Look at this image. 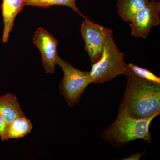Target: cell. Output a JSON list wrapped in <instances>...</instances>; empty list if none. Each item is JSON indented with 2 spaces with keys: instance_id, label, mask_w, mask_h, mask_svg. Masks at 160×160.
Wrapping results in <instances>:
<instances>
[{
  "instance_id": "cell-1",
  "label": "cell",
  "mask_w": 160,
  "mask_h": 160,
  "mask_svg": "<svg viewBox=\"0 0 160 160\" xmlns=\"http://www.w3.org/2000/svg\"><path fill=\"white\" fill-rule=\"evenodd\" d=\"M126 89L119 108L137 118L160 114V84L144 79L129 69Z\"/></svg>"
},
{
  "instance_id": "cell-2",
  "label": "cell",
  "mask_w": 160,
  "mask_h": 160,
  "mask_svg": "<svg viewBox=\"0 0 160 160\" xmlns=\"http://www.w3.org/2000/svg\"><path fill=\"white\" fill-rule=\"evenodd\" d=\"M156 117L137 118L132 116L125 109L119 108L116 119L104 131L102 137L117 148L138 139L144 140L151 144L149 127Z\"/></svg>"
},
{
  "instance_id": "cell-3",
  "label": "cell",
  "mask_w": 160,
  "mask_h": 160,
  "mask_svg": "<svg viewBox=\"0 0 160 160\" xmlns=\"http://www.w3.org/2000/svg\"><path fill=\"white\" fill-rule=\"evenodd\" d=\"M129 70L124 60V54L115 42L113 33L106 38L102 56L97 62L92 64L90 72L92 84H103L118 76L126 75Z\"/></svg>"
},
{
  "instance_id": "cell-4",
  "label": "cell",
  "mask_w": 160,
  "mask_h": 160,
  "mask_svg": "<svg viewBox=\"0 0 160 160\" xmlns=\"http://www.w3.org/2000/svg\"><path fill=\"white\" fill-rule=\"evenodd\" d=\"M56 64L64 72L59 85L60 93L69 106L73 107L81 101V96L92 80L89 72L82 71L75 68L67 61L62 59L57 53Z\"/></svg>"
},
{
  "instance_id": "cell-5",
  "label": "cell",
  "mask_w": 160,
  "mask_h": 160,
  "mask_svg": "<svg viewBox=\"0 0 160 160\" xmlns=\"http://www.w3.org/2000/svg\"><path fill=\"white\" fill-rule=\"evenodd\" d=\"M80 31L85 42V50L92 62H97L102 56L106 38L112 33V30L86 17L83 20Z\"/></svg>"
},
{
  "instance_id": "cell-6",
  "label": "cell",
  "mask_w": 160,
  "mask_h": 160,
  "mask_svg": "<svg viewBox=\"0 0 160 160\" xmlns=\"http://www.w3.org/2000/svg\"><path fill=\"white\" fill-rule=\"evenodd\" d=\"M160 2L151 0L147 6L138 12L130 22L132 35L146 39L152 28L160 25Z\"/></svg>"
},
{
  "instance_id": "cell-7",
  "label": "cell",
  "mask_w": 160,
  "mask_h": 160,
  "mask_svg": "<svg viewBox=\"0 0 160 160\" xmlns=\"http://www.w3.org/2000/svg\"><path fill=\"white\" fill-rule=\"evenodd\" d=\"M32 42L42 54V63L45 72L54 73L58 40L45 29L40 27L35 32Z\"/></svg>"
},
{
  "instance_id": "cell-8",
  "label": "cell",
  "mask_w": 160,
  "mask_h": 160,
  "mask_svg": "<svg viewBox=\"0 0 160 160\" xmlns=\"http://www.w3.org/2000/svg\"><path fill=\"white\" fill-rule=\"evenodd\" d=\"M24 6L23 0H3L1 8L4 23L3 43L8 42L9 34L14 26L15 19L22 11Z\"/></svg>"
},
{
  "instance_id": "cell-9",
  "label": "cell",
  "mask_w": 160,
  "mask_h": 160,
  "mask_svg": "<svg viewBox=\"0 0 160 160\" xmlns=\"http://www.w3.org/2000/svg\"><path fill=\"white\" fill-rule=\"evenodd\" d=\"M0 114L9 125L17 118L25 116L16 97L10 93L0 97Z\"/></svg>"
},
{
  "instance_id": "cell-10",
  "label": "cell",
  "mask_w": 160,
  "mask_h": 160,
  "mask_svg": "<svg viewBox=\"0 0 160 160\" xmlns=\"http://www.w3.org/2000/svg\"><path fill=\"white\" fill-rule=\"evenodd\" d=\"M149 0H118L119 16L125 22H131L138 12L147 6Z\"/></svg>"
},
{
  "instance_id": "cell-11",
  "label": "cell",
  "mask_w": 160,
  "mask_h": 160,
  "mask_svg": "<svg viewBox=\"0 0 160 160\" xmlns=\"http://www.w3.org/2000/svg\"><path fill=\"white\" fill-rule=\"evenodd\" d=\"M32 125L30 120L26 117L17 118L9 124L7 134V141L9 139L24 138L31 132Z\"/></svg>"
},
{
  "instance_id": "cell-12",
  "label": "cell",
  "mask_w": 160,
  "mask_h": 160,
  "mask_svg": "<svg viewBox=\"0 0 160 160\" xmlns=\"http://www.w3.org/2000/svg\"><path fill=\"white\" fill-rule=\"evenodd\" d=\"M24 6H32L40 8H49L53 6H67L71 8L84 18L85 16L79 10L76 5V0H23Z\"/></svg>"
},
{
  "instance_id": "cell-13",
  "label": "cell",
  "mask_w": 160,
  "mask_h": 160,
  "mask_svg": "<svg viewBox=\"0 0 160 160\" xmlns=\"http://www.w3.org/2000/svg\"><path fill=\"white\" fill-rule=\"evenodd\" d=\"M128 65L129 69L138 76L149 82L160 84V78L148 69L139 67L131 63H129Z\"/></svg>"
},
{
  "instance_id": "cell-14",
  "label": "cell",
  "mask_w": 160,
  "mask_h": 160,
  "mask_svg": "<svg viewBox=\"0 0 160 160\" xmlns=\"http://www.w3.org/2000/svg\"><path fill=\"white\" fill-rule=\"evenodd\" d=\"M9 125L0 114V138L2 141H7V134Z\"/></svg>"
},
{
  "instance_id": "cell-15",
  "label": "cell",
  "mask_w": 160,
  "mask_h": 160,
  "mask_svg": "<svg viewBox=\"0 0 160 160\" xmlns=\"http://www.w3.org/2000/svg\"><path fill=\"white\" fill-rule=\"evenodd\" d=\"M145 154V152L142 153H138L137 154H133L131 156L128 158H124L122 159L123 160H139L143 155Z\"/></svg>"
}]
</instances>
